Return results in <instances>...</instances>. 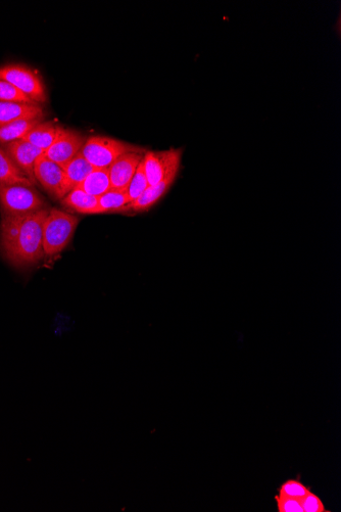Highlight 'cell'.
<instances>
[{
  "instance_id": "cell-1",
  "label": "cell",
  "mask_w": 341,
  "mask_h": 512,
  "mask_svg": "<svg viewBox=\"0 0 341 512\" xmlns=\"http://www.w3.org/2000/svg\"><path fill=\"white\" fill-rule=\"evenodd\" d=\"M50 209L21 216H3L0 251L18 269L37 266L44 258L43 224Z\"/></svg>"
},
{
  "instance_id": "cell-2",
  "label": "cell",
  "mask_w": 341,
  "mask_h": 512,
  "mask_svg": "<svg viewBox=\"0 0 341 512\" xmlns=\"http://www.w3.org/2000/svg\"><path fill=\"white\" fill-rule=\"evenodd\" d=\"M79 222V217L73 214L50 209L43 224L44 257L60 255L71 243Z\"/></svg>"
},
{
  "instance_id": "cell-3",
  "label": "cell",
  "mask_w": 341,
  "mask_h": 512,
  "mask_svg": "<svg viewBox=\"0 0 341 512\" xmlns=\"http://www.w3.org/2000/svg\"><path fill=\"white\" fill-rule=\"evenodd\" d=\"M130 152L145 150L112 137L92 135L86 138L80 154L95 169H109L118 158Z\"/></svg>"
},
{
  "instance_id": "cell-4",
  "label": "cell",
  "mask_w": 341,
  "mask_h": 512,
  "mask_svg": "<svg viewBox=\"0 0 341 512\" xmlns=\"http://www.w3.org/2000/svg\"><path fill=\"white\" fill-rule=\"evenodd\" d=\"M0 208L3 216H21L50 209L36 190L15 184H0Z\"/></svg>"
},
{
  "instance_id": "cell-5",
  "label": "cell",
  "mask_w": 341,
  "mask_h": 512,
  "mask_svg": "<svg viewBox=\"0 0 341 512\" xmlns=\"http://www.w3.org/2000/svg\"><path fill=\"white\" fill-rule=\"evenodd\" d=\"M0 80L7 81L18 88L37 105L47 103V93L40 77L24 65L0 67Z\"/></svg>"
},
{
  "instance_id": "cell-6",
  "label": "cell",
  "mask_w": 341,
  "mask_h": 512,
  "mask_svg": "<svg viewBox=\"0 0 341 512\" xmlns=\"http://www.w3.org/2000/svg\"><path fill=\"white\" fill-rule=\"evenodd\" d=\"M34 177L53 199L61 201L71 191L64 169L43 154L35 163Z\"/></svg>"
},
{
  "instance_id": "cell-7",
  "label": "cell",
  "mask_w": 341,
  "mask_h": 512,
  "mask_svg": "<svg viewBox=\"0 0 341 512\" xmlns=\"http://www.w3.org/2000/svg\"><path fill=\"white\" fill-rule=\"evenodd\" d=\"M181 157V150L146 151L142 163L149 184L156 185L169 177L177 176L181 165Z\"/></svg>"
},
{
  "instance_id": "cell-8",
  "label": "cell",
  "mask_w": 341,
  "mask_h": 512,
  "mask_svg": "<svg viewBox=\"0 0 341 512\" xmlns=\"http://www.w3.org/2000/svg\"><path fill=\"white\" fill-rule=\"evenodd\" d=\"M85 142L86 137L80 132L64 128L55 144L44 155L64 168L81 152Z\"/></svg>"
},
{
  "instance_id": "cell-9",
  "label": "cell",
  "mask_w": 341,
  "mask_h": 512,
  "mask_svg": "<svg viewBox=\"0 0 341 512\" xmlns=\"http://www.w3.org/2000/svg\"><path fill=\"white\" fill-rule=\"evenodd\" d=\"M145 152H130L118 158L109 168L112 190L127 191L128 186L142 162Z\"/></svg>"
},
{
  "instance_id": "cell-10",
  "label": "cell",
  "mask_w": 341,
  "mask_h": 512,
  "mask_svg": "<svg viewBox=\"0 0 341 512\" xmlns=\"http://www.w3.org/2000/svg\"><path fill=\"white\" fill-rule=\"evenodd\" d=\"M2 147L6 150L15 164L36 185L37 182L34 177V166L38 158L44 153L24 141V139H20V141L13 142Z\"/></svg>"
},
{
  "instance_id": "cell-11",
  "label": "cell",
  "mask_w": 341,
  "mask_h": 512,
  "mask_svg": "<svg viewBox=\"0 0 341 512\" xmlns=\"http://www.w3.org/2000/svg\"><path fill=\"white\" fill-rule=\"evenodd\" d=\"M45 117L44 109L40 105L0 102V127L18 120Z\"/></svg>"
},
{
  "instance_id": "cell-12",
  "label": "cell",
  "mask_w": 341,
  "mask_h": 512,
  "mask_svg": "<svg viewBox=\"0 0 341 512\" xmlns=\"http://www.w3.org/2000/svg\"><path fill=\"white\" fill-rule=\"evenodd\" d=\"M64 128L54 122H41L23 138L43 153L50 150Z\"/></svg>"
},
{
  "instance_id": "cell-13",
  "label": "cell",
  "mask_w": 341,
  "mask_h": 512,
  "mask_svg": "<svg viewBox=\"0 0 341 512\" xmlns=\"http://www.w3.org/2000/svg\"><path fill=\"white\" fill-rule=\"evenodd\" d=\"M176 177L172 176L156 185H150L138 199L128 205V210L135 213L151 210L168 193Z\"/></svg>"
},
{
  "instance_id": "cell-14",
  "label": "cell",
  "mask_w": 341,
  "mask_h": 512,
  "mask_svg": "<svg viewBox=\"0 0 341 512\" xmlns=\"http://www.w3.org/2000/svg\"><path fill=\"white\" fill-rule=\"evenodd\" d=\"M0 184L25 185L30 188L35 186L2 146H0Z\"/></svg>"
},
{
  "instance_id": "cell-15",
  "label": "cell",
  "mask_w": 341,
  "mask_h": 512,
  "mask_svg": "<svg viewBox=\"0 0 341 512\" xmlns=\"http://www.w3.org/2000/svg\"><path fill=\"white\" fill-rule=\"evenodd\" d=\"M63 207L82 215L99 214V198L90 196L80 189L70 192L61 200Z\"/></svg>"
},
{
  "instance_id": "cell-16",
  "label": "cell",
  "mask_w": 341,
  "mask_h": 512,
  "mask_svg": "<svg viewBox=\"0 0 341 512\" xmlns=\"http://www.w3.org/2000/svg\"><path fill=\"white\" fill-rule=\"evenodd\" d=\"M77 189L99 198L112 190L109 169H94Z\"/></svg>"
},
{
  "instance_id": "cell-17",
  "label": "cell",
  "mask_w": 341,
  "mask_h": 512,
  "mask_svg": "<svg viewBox=\"0 0 341 512\" xmlns=\"http://www.w3.org/2000/svg\"><path fill=\"white\" fill-rule=\"evenodd\" d=\"M44 121V118L23 119L0 127V146L20 141L35 126Z\"/></svg>"
},
{
  "instance_id": "cell-18",
  "label": "cell",
  "mask_w": 341,
  "mask_h": 512,
  "mask_svg": "<svg viewBox=\"0 0 341 512\" xmlns=\"http://www.w3.org/2000/svg\"><path fill=\"white\" fill-rule=\"evenodd\" d=\"M63 169L67 176L70 191L72 192L78 188L95 168L79 153Z\"/></svg>"
},
{
  "instance_id": "cell-19",
  "label": "cell",
  "mask_w": 341,
  "mask_h": 512,
  "mask_svg": "<svg viewBox=\"0 0 341 512\" xmlns=\"http://www.w3.org/2000/svg\"><path fill=\"white\" fill-rule=\"evenodd\" d=\"M130 203L127 191L111 190L99 197V214L125 213Z\"/></svg>"
},
{
  "instance_id": "cell-20",
  "label": "cell",
  "mask_w": 341,
  "mask_h": 512,
  "mask_svg": "<svg viewBox=\"0 0 341 512\" xmlns=\"http://www.w3.org/2000/svg\"><path fill=\"white\" fill-rule=\"evenodd\" d=\"M143 161V160H142ZM150 186L148 178H146L143 163L141 162L128 186L127 194L132 203L138 199L146 189Z\"/></svg>"
},
{
  "instance_id": "cell-21",
  "label": "cell",
  "mask_w": 341,
  "mask_h": 512,
  "mask_svg": "<svg viewBox=\"0 0 341 512\" xmlns=\"http://www.w3.org/2000/svg\"><path fill=\"white\" fill-rule=\"evenodd\" d=\"M0 102L37 105L11 83L0 80Z\"/></svg>"
},
{
  "instance_id": "cell-22",
  "label": "cell",
  "mask_w": 341,
  "mask_h": 512,
  "mask_svg": "<svg viewBox=\"0 0 341 512\" xmlns=\"http://www.w3.org/2000/svg\"><path fill=\"white\" fill-rule=\"evenodd\" d=\"M310 490L299 480H288L279 488V495L302 500Z\"/></svg>"
},
{
  "instance_id": "cell-23",
  "label": "cell",
  "mask_w": 341,
  "mask_h": 512,
  "mask_svg": "<svg viewBox=\"0 0 341 512\" xmlns=\"http://www.w3.org/2000/svg\"><path fill=\"white\" fill-rule=\"evenodd\" d=\"M275 501L278 512H304L301 500L278 494Z\"/></svg>"
},
{
  "instance_id": "cell-24",
  "label": "cell",
  "mask_w": 341,
  "mask_h": 512,
  "mask_svg": "<svg viewBox=\"0 0 341 512\" xmlns=\"http://www.w3.org/2000/svg\"><path fill=\"white\" fill-rule=\"evenodd\" d=\"M304 512H326L322 500L311 491L301 500Z\"/></svg>"
}]
</instances>
